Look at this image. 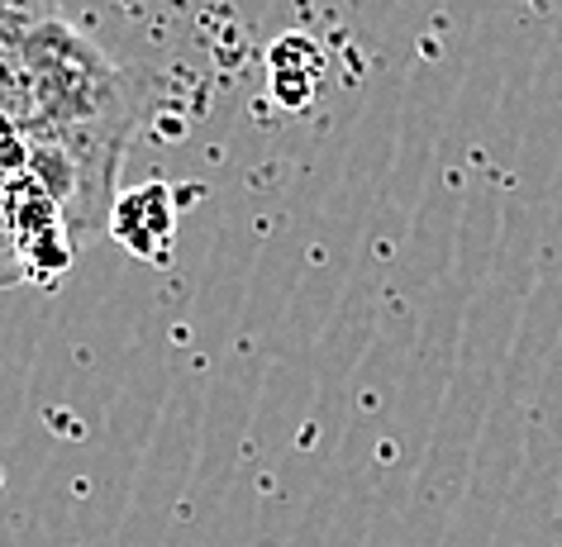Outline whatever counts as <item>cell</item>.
Listing matches in <instances>:
<instances>
[{"label": "cell", "instance_id": "cell-1", "mask_svg": "<svg viewBox=\"0 0 562 547\" xmlns=\"http://www.w3.org/2000/svg\"><path fill=\"white\" fill-rule=\"evenodd\" d=\"M134 119V77L63 15V0H30L0 20V129L72 238L110 219Z\"/></svg>", "mask_w": 562, "mask_h": 547}, {"label": "cell", "instance_id": "cell-2", "mask_svg": "<svg viewBox=\"0 0 562 547\" xmlns=\"http://www.w3.org/2000/svg\"><path fill=\"white\" fill-rule=\"evenodd\" d=\"M110 233L120 238L130 252H138V258H158V248L167 243V233H172V195H167V186H144L134 195H124V201L110 205Z\"/></svg>", "mask_w": 562, "mask_h": 547}, {"label": "cell", "instance_id": "cell-3", "mask_svg": "<svg viewBox=\"0 0 562 547\" xmlns=\"http://www.w3.org/2000/svg\"><path fill=\"white\" fill-rule=\"evenodd\" d=\"M20 5H30V0H0V20H5L10 10H20Z\"/></svg>", "mask_w": 562, "mask_h": 547}]
</instances>
